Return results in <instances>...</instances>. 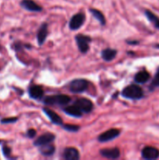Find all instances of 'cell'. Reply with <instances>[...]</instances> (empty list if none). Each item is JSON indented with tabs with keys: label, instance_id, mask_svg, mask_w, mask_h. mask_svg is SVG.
Masks as SVG:
<instances>
[{
	"label": "cell",
	"instance_id": "1",
	"mask_svg": "<svg viewBox=\"0 0 159 160\" xmlns=\"http://www.w3.org/2000/svg\"><path fill=\"white\" fill-rule=\"evenodd\" d=\"M122 95L129 99H140L143 97V92L141 88L136 84H130L125 88L122 92Z\"/></svg>",
	"mask_w": 159,
	"mask_h": 160
},
{
	"label": "cell",
	"instance_id": "2",
	"mask_svg": "<svg viewBox=\"0 0 159 160\" xmlns=\"http://www.w3.org/2000/svg\"><path fill=\"white\" fill-rule=\"evenodd\" d=\"M71 101L70 97L65 95H51L45 98L44 103L48 106H64L67 105Z\"/></svg>",
	"mask_w": 159,
	"mask_h": 160
},
{
	"label": "cell",
	"instance_id": "3",
	"mask_svg": "<svg viewBox=\"0 0 159 160\" xmlns=\"http://www.w3.org/2000/svg\"><path fill=\"white\" fill-rule=\"evenodd\" d=\"M89 83L85 79H76L70 84V90L73 93H82L88 88Z\"/></svg>",
	"mask_w": 159,
	"mask_h": 160
},
{
	"label": "cell",
	"instance_id": "4",
	"mask_svg": "<svg viewBox=\"0 0 159 160\" xmlns=\"http://www.w3.org/2000/svg\"><path fill=\"white\" fill-rule=\"evenodd\" d=\"M76 42L79 50L82 53H86L89 50V43L91 42V38L89 36L84 34H77L76 36Z\"/></svg>",
	"mask_w": 159,
	"mask_h": 160
},
{
	"label": "cell",
	"instance_id": "5",
	"mask_svg": "<svg viewBox=\"0 0 159 160\" xmlns=\"http://www.w3.org/2000/svg\"><path fill=\"white\" fill-rule=\"evenodd\" d=\"M84 21H85V15L83 12H79V13H76L73 16L70 21L69 27L73 31H76L82 27Z\"/></svg>",
	"mask_w": 159,
	"mask_h": 160
},
{
	"label": "cell",
	"instance_id": "6",
	"mask_svg": "<svg viewBox=\"0 0 159 160\" xmlns=\"http://www.w3.org/2000/svg\"><path fill=\"white\" fill-rule=\"evenodd\" d=\"M74 105L80 109L81 112H86V113H88V112H91L94 107V105L92 103V102L90 100L87 99V98H84L76 99L75 101Z\"/></svg>",
	"mask_w": 159,
	"mask_h": 160
},
{
	"label": "cell",
	"instance_id": "7",
	"mask_svg": "<svg viewBox=\"0 0 159 160\" xmlns=\"http://www.w3.org/2000/svg\"><path fill=\"white\" fill-rule=\"evenodd\" d=\"M120 134V131L115 128H112V129L108 130L105 132L102 133L99 137L98 138V140L100 142H107L109 141H112L115 139V138L118 137Z\"/></svg>",
	"mask_w": 159,
	"mask_h": 160
},
{
	"label": "cell",
	"instance_id": "8",
	"mask_svg": "<svg viewBox=\"0 0 159 160\" xmlns=\"http://www.w3.org/2000/svg\"><path fill=\"white\" fill-rule=\"evenodd\" d=\"M142 157L144 159L154 160L159 157V150L152 146H147L141 152Z\"/></svg>",
	"mask_w": 159,
	"mask_h": 160
},
{
	"label": "cell",
	"instance_id": "9",
	"mask_svg": "<svg viewBox=\"0 0 159 160\" xmlns=\"http://www.w3.org/2000/svg\"><path fill=\"white\" fill-rule=\"evenodd\" d=\"M55 136L52 133H45L36 139L34 145L38 147L41 146V145H48V144H51L55 140Z\"/></svg>",
	"mask_w": 159,
	"mask_h": 160
},
{
	"label": "cell",
	"instance_id": "10",
	"mask_svg": "<svg viewBox=\"0 0 159 160\" xmlns=\"http://www.w3.org/2000/svg\"><path fill=\"white\" fill-rule=\"evenodd\" d=\"M100 154L107 159H116L119 158L120 151L118 148H104L100 151Z\"/></svg>",
	"mask_w": 159,
	"mask_h": 160
},
{
	"label": "cell",
	"instance_id": "11",
	"mask_svg": "<svg viewBox=\"0 0 159 160\" xmlns=\"http://www.w3.org/2000/svg\"><path fill=\"white\" fill-rule=\"evenodd\" d=\"M20 6L25 9L31 12H41L42 11V7L37 5L33 0H22Z\"/></svg>",
	"mask_w": 159,
	"mask_h": 160
},
{
	"label": "cell",
	"instance_id": "12",
	"mask_svg": "<svg viewBox=\"0 0 159 160\" xmlns=\"http://www.w3.org/2000/svg\"><path fill=\"white\" fill-rule=\"evenodd\" d=\"M62 156L65 160H77L80 159V153L76 148L70 147L64 150Z\"/></svg>",
	"mask_w": 159,
	"mask_h": 160
},
{
	"label": "cell",
	"instance_id": "13",
	"mask_svg": "<svg viewBox=\"0 0 159 160\" xmlns=\"http://www.w3.org/2000/svg\"><path fill=\"white\" fill-rule=\"evenodd\" d=\"M43 112H45V114L47 115V117L49 118V120L52 122L54 124L56 125H62V120L59 115H58L56 112H53L52 110L49 109L48 108H45L44 107L43 109Z\"/></svg>",
	"mask_w": 159,
	"mask_h": 160
},
{
	"label": "cell",
	"instance_id": "14",
	"mask_svg": "<svg viewBox=\"0 0 159 160\" xmlns=\"http://www.w3.org/2000/svg\"><path fill=\"white\" fill-rule=\"evenodd\" d=\"M47 35H48V25H47V23H43V24H41L38 32H37V38L39 45H43L45 39H46Z\"/></svg>",
	"mask_w": 159,
	"mask_h": 160
},
{
	"label": "cell",
	"instance_id": "15",
	"mask_svg": "<svg viewBox=\"0 0 159 160\" xmlns=\"http://www.w3.org/2000/svg\"><path fill=\"white\" fill-rule=\"evenodd\" d=\"M29 95L34 99H39L44 95V91L40 86H31L29 88Z\"/></svg>",
	"mask_w": 159,
	"mask_h": 160
},
{
	"label": "cell",
	"instance_id": "16",
	"mask_svg": "<svg viewBox=\"0 0 159 160\" xmlns=\"http://www.w3.org/2000/svg\"><path fill=\"white\" fill-rule=\"evenodd\" d=\"M63 111L68 115L71 116V117H82L83 112H81L80 109L76 106H67V107L64 108Z\"/></svg>",
	"mask_w": 159,
	"mask_h": 160
},
{
	"label": "cell",
	"instance_id": "17",
	"mask_svg": "<svg viewBox=\"0 0 159 160\" xmlns=\"http://www.w3.org/2000/svg\"><path fill=\"white\" fill-rule=\"evenodd\" d=\"M39 152H40V153L42 156H52V155L54 154L55 152V148L54 145H51V144H48V145L40 146Z\"/></svg>",
	"mask_w": 159,
	"mask_h": 160
},
{
	"label": "cell",
	"instance_id": "18",
	"mask_svg": "<svg viewBox=\"0 0 159 160\" xmlns=\"http://www.w3.org/2000/svg\"><path fill=\"white\" fill-rule=\"evenodd\" d=\"M117 52L116 50L112 49V48H106L101 52V57L104 61H112L116 56Z\"/></svg>",
	"mask_w": 159,
	"mask_h": 160
},
{
	"label": "cell",
	"instance_id": "19",
	"mask_svg": "<svg viewBox=\"0 0 159 160\" xmlns=\"http://www.w3.org/2000/svg\"><path fill=\"white\" fill-rule=\"evenodd\" d=\"M150 79V74L147 71H140L135 75L134 80L138 84H144Z\"/></svg>",
	"mask_w": 159,
	"mask_h": 160
},
{
	"label": "cell",
	"instance_id": "20",
	"mask_svg": "<svg viewBox=\"0 0 159 160\" xmlns=\"http://www.w3.org/2000/svg\"><path fill=\"white\" fill-rule=\"evenodd\" d=\"M90 12H91L92 15L94 17V18L96 19L97 20H98V22H99L101 25H105V18H104V16L103 15V13L101 11L98 10V9H90Z\"/></svg>",
	"mask_w": 159,
	"mask_h": 160
},
{
	"label": "cell",
	"instance_id": "21",
	"mask_svg": "<svg viewBox=\"0 0 159 160\" xmlns=\"http://www.w3.org/2000/svg\"><path fill=\"white\" fill-rule=\"evenodd\" d=\"M63 129L65 131H70V132H76L80 130V127L76 125H71V124H65L63 125Z\"/></svg>",
	"mask_w": 159,
	"mask_h": 160
},
{
	"label": "cell",
	"instance_id": "22",
	"mask_svg": "<svg viewBox=\"0 0 159 160\" xmlns=\"http://www.w3.org/2000/svg\"><path fill=\"white\" fill-rule=\"evenodd\" d=\"M2 150L3 156H4L6 158H7V159H9V158H10V155H11V148H9V147H8L7 145H4L2 146Z\"/></svg>",
	"mask_w": 159,
	"mask_h": 160
},
{
	"label": "cell",
	"instance_id": "23",
	"mask_svg": "<svg viewBox=\"0 0 159 160\" xmlns=\"http://www.w3.org/2000/svg\"><path fill=\"white\" fill-rule=\"evenodd\" d=\"M151 86L152 87H159V68L157 69V73H156L155 76H154V79L151 82Z\"/></svg>",
	"mask_w": 159,
	"mask_h": 160
},
{
	"label": "cell",
	"instance_id": "24",
	"mask_svg": "<svg viewBox=\"0 0 159 160\" xmlns=\"http://www.w3.org/2000/svg\"><path fill=\"white\" fill-rule=\"evenodd\" d=\"M18 120L17 117H9V118H4L1 120V123H15Z\"/></svg>",
	"mask_w": 159,
	"mask_h": 160
},
{
	"label": "cell",
	"instance_id": "25",
	"mask_svg": "<svg viewBox=\"0 0 159 160\" xmlns=\"http://www.w3.org/2000/svg\"><path fill=\"white\" fill-rule=\"evenodd\" d=\"M36 135V131L34 129H29L26 132V136L30 138H33L35 137Z\"/></svg>",
	"mask_w": 159,
	"mask_h": 160
},
{
	"label": "cell",
	"instance_id": "26",
	"mask_svg": "<svg viewBox=\"0 0 159 160\" xmlns=\"http://www.w3.org/2000/svg\"><path fill=\"white\" fill-rule=\"evenodd\" d=\"M153 23H154V26H155V28H157V29H159V18L158 17H157V18L154 20Z\"/></svg>",
	"mask_w": 159,
	"mask_h": 160
},
{
	"label": "cell",
	"instance_id": "27",
	"mask_svg": "<svg viewBox=\"0 0 159 160\" xmlns=\"http://www.w3.org/2000/svg\"><path fill=\"white\" fill-rule=\"evenodd\" d=\"M127 43L130 44V45H137V44H138L139 42H137V41H128Z\"/></svg>",
	"mask_w": 159,
	"mask_h": 160
},
{
	"label": "cell",
	"instance_id": "28",
	"mask_svg": "<svg viewBox=\"0 0 159 160\" xmlns=\"http://www.w3.org/2000/svg\"><path fill=\"white\" fill-rule=\"evenodd\" d=\"M2 143V141L1 140H0V144H1Z\"/></svg>",
	"mask_w": 159,
	"mask_h": 160
}]
</instances>
